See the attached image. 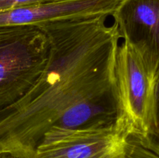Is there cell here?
Masks as SVG:
<instances>
[{"label": "cell", "mask_w": 159, "mask_h": 158, "mask_svg": "<svg viewBox=\"0 0 159 158\" xmlns=\"http://www.w3.org/2000/svg\"><path fill=\"white\" fill-rule=\"evenodd\" d=\"M109 15L77 17L38 25L47 34L48 63L33 86L0 108V153L35 151L54 128L113 123L115 65L120 37Z\"/></svg>", "instance_id": "1"}, {"label": "cell", "mask_w": 159, "mask_h": 158, "mask_svg": "<svg viewBox=\"0 0 159 158\" xmlns=\"http://www.w3.org/2000/svg\"><path fill=\"white\" fill-rule=\"evenodd\" d=\"M116 117L128 136L158 144L159 54L124 42L115 65Z\"/></svg>", "instance_id": "2"}, {"label": "cell", "mask_w": 159, "mask_h": 158, "mask_svg": "<svg viewBox=\"0 0 159 158\" xmlns=\"http://www.w3.org/2000/svg\"><path fill=\"white\" fill-rule=\"evenodd\" d=\"M49 40L38 25L0 26V108L23 95L44 70Z\"/></svg>", "instance_id": "3"}, {"label": "cell", "mask_w": 159, "mask_h": 158, "mask_svg": "<svg viewBox=\"0 0 159 158\" xmlns=\"http://www.w3.org/2000/svg\"><path fill=\"white\" fill-rule=\"evenodd\" d=\"M116 122L77 129L54 128L34 151L36 158H115L129 139Z\"/></svg>", "instance_id": "4"}, {"label": "cell", "mask_w": 159, "mask_h": 158, "mask_svg": "<svg viewBox=\"0 0 159 158\" xmlns=\"http://www.w3.org/2000/svg\"><path fill=\"white\" fill-rule=\"evenodd\" d=\"M120 0H72L20 6L0 11V26L40 25L47 22L93 15H111Z\"/></svg>", "instance_id": "5"}, {"label": "cell", "mask_w": 159, "mask_h": 158, "mask_svg": "<svg viewBox=\"0 0 159 158\" xmlns=\"http://www.w3.org/2000/svg\"><path fill=\"white\" fill-rule=\"evenodd\" d=\"M111 16L124 42L159 54V0H120Z\"/></svg>", "instance_id": "6"}, {"label": "cell", "mask_w": 159, "mask_h": 158, "mask_svg": "<svg viewBox=\"0 0 159 158\" xmlns=\"http://www.w3.org/2000/svg\"><path fill=\"white\" fill-rule=\"evenodd\" d=\"M115 158H159V145L129 136L125 148Z\"/></svg>", "instance_id": "7"}, {"label": "cell", "mask_w": 159, "mask_h": 158, "mask_svg": "<svg viewBox=\"0 0 159 158\" xmlns=\"http://www.w3.org/2000/svg\"><path fill=\"white\" fill-rule=\"evenodd\" d=\"M67 1H72V0H0V11L7 10L20 6L62 2Z\"/></svg>", "instance_id": "8"}, {"label": "cell", "mask_w": 159, "mask_h": 158, "mask_svg": "<svg viewBox=\"0 0 159 158\" xmlns=\"http://www.w3.org/2000/svg\"><path fill=\"white\" fill-rule=\"evenodd\" d=\"M0 158H36L34 152L26 150H11L0 153Z\"/></svg>", "instance_id": "9"}]
</instances>
